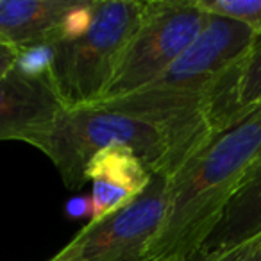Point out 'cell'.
<instances>
[{"label":"cell","mask_w":261,"mask_h":261,"mask_svg":"<svg viewBox=\"0 0 261 261\" xmlns=\"http://www.w3.org/2000/svg\"><path fill=\"white\" fill-rule=\"evenodd\" d=\"M261 156V106L215 133L170 179L147 261H192Z\"/></svg>","instance_id":"obj_1"},{"label":"cell","mask_w":261,"mask_h":261,"mask_svg":"<svg viewBox=\"0 0 261 261\" xmlns=\"http://www.w3.org/2000/svg\"><path fill=\"white\" fill-rule=\"evenodd\" d=\"M206 127L143 111L118 100L66 108L59 116L45 156L72 192L86 185V167L102 149L122 147L152 175H172L211 138Z\"/></svg>","instance_id":"obj_2"},{"label":"cell","mask_w":261,"mask_h":261,"mask_svg":"<svg viewBox=\"0 0 261 261\" xmlns=\"http://www.w3.org/2000/svg\"><path fill=\"white\" fill-rule=\"evenodd\" d=\"M254 40L256 34L242 23L210 15L202 33L163 75L123 97L142 108L197 120L211 129L210 102L213 91Z\"/></svg>","instance_id":"obj_3"},{"label":"cell","mask_w":261,"mask_h":261,"mask_svg":"<svg viewBox=\"0 0 261 261\" xmlns=\"http://www.w3.org/2000/svg\"><path fill=\"white\" fill-rule=\"evenodd\" d=\"M138 0H95L93 20L81 36L54 43L48 81L66 108L106 98L118 63L142 20Z\"/></svg>","instance_id":"obj_4"},{"label":"cell","mask_w":261,"mask_h":261,"mask_svg":"<svg viewBox=\"0 0 261 261\" xmlns=\"http://www.w3.org/2000/svg\"><path fill=\"white\" fill-rule=\"evenodd\" d=\"M207 16L197 0L145 2L104 100L135 93L163 75L202 33Z\"/></svg>","instance_id":"obj_5"},{"label":"cell","mask_w":261,"mask_h":261,"mask_svg":"<svg viewBox=\"0 0 261 261\" xmlns=\"http://www.w3.org/2000/svg\"><path fill=\"white\" fill-rule=\"evenodd\" d=\"M168 175H152L142 195L122 210L91 220L59 252L70 261H147L167 210Z\"/></svg>","instance_id":"obj_6"},{"label":"cell","mask_w":261,"mask_h":261,"mask_svg":"<svg viewBox=\"0 0 261 261\" xmlns=\"http://www.w3.org/2000/svg\"><path fill=\"white\" fill-rule=\"evenodd\" d=\"M65 109L48 77L15 68L0 79V142H23L45 152Z\"/></svg>","instance_id":"obj_7"},{"label":"cell","mask_w":261,"mask_h":261,"mask_svg":"<svg viewBox=\"0 0 261 261\" xmlns=\"http://www.w3.org/2000/svg\"><path fill=\"white\" fill-rule=\"evenodd\" d=\"M150 177L152 174L130 150L122 147L98 150L86 167L93 206L91 220H100L130 204L145 192Z\"/></svg>","instance_id":"obj_8"},{"label":"cell","mask_w":261,"mask_h":261,"mask_svg":"<svg viewBox=\"0 0 261 261\" xmlns=\"http://www.w3.org/2000/svg\"><path fill=\"white\" fill-rule=\"evenodd\" d=\"M75 0H0V43L20 50L54 45Z\"/></svg>","instance_id":"obj_9"},{"label":"cell","mask_w":261,"mask_h":261,"mask_svg":"<svg viewBox=\"0 0 261 261\" xmlns=\"http://www.w3.org/2000/svg\"><path fill=\"white\" fill-rule=\"evenodd\" d=\"M259 106L261 36H256L249 50L222 77L217 90L213 91L210 102V123L213 135L243 118Z\"/></svg>","instance_id":"obj_10"},{"label":"cell","mask_w":261,"mask_h":261,"mask_svg":"<svg viewBox=\"0 0 261 261\" xmlns=\"http://www.w3.org/2000/svg\"><path fill=\"white\" fill-rule=\"evenodd\" d=\"M261 234V156L250 167L242 185L229 200L217 227L200 252L229 249Z\"/></svg>","instance_id":"obj_11"},{"label":"cell","mask_w":261,"mask_h":261,"mask_svg":"<svg viewBox=\"0 0 261 261\" xmlns=\"http://www.w3.org/2000/svg\"><path fill=\"white\" fill-rule=\"evenodd\" d=\"M197 4L207 15L234 20L261 36V0H197Z\"/></svg>","instance_id":"obj_12"},{"label":"cell","mask_w":261,"mask_h":261,"mask_svg":"<svg viewBox=\"0 0 261 261\" xmlns=\"http://www.w3.org/2000/svg\"><path fill=\"white\" fill-rule=\"evenodd\" d=\"M54 58V45H40L20 50L16 70L29 77H48V70Z\"/></svg>","instance_id":"obj_13"},{"label":"cell","mask_w":261,"mask_h":261,"mask_svg":"<svg viewBox=\"0 0 261 261\" xmlns=\"http://www.w3.org/2000/svg\"><path fill=\"white\" fill-rule=\"evenodd\" d=\"M192 261H261V234L229 249L199 252Z\"/></svg>","instance_id":"obj_14"},{"label":"cell","mask_w":261,"mask_h":261,"mask_svg":"<svg viewBox=\"0 0 261 261\" xmlns=\"http://www.w3.org/2000/svg\"><path fill=\"white\" fill-rule=\"evenodd\" d=\"M65 213L70 218H90L93 215V206H91L90 195H75L68 199L65 204Z\"/></svg>","instance_id":"obj_15"},{"label":"cell","mask_w":261,"mask_h":261,"mask_svg":"<svg viewBox=\"0 0 261 261\" xmlns=\"http://www.w3.org/2000/svg\"><path fill=\"white\" fill-rule=\"evenodd\" d=\"M18 58H20V48L0 43V79L16 68Z\"/></svg>","instance_id":"obj_16"},{"label":"cell","mask_w":261,"mask_h":261,"mask_svg":"<svg viewBox=\"0 0 261 261\" xmlns=\"http://www.w3.org/2000/svg\"><path fill=\"white\" fill-rule=\"evenodd\" d=\"M48 261H70V259H66V257L63 256L61 252H58V254H56L54 257H50V259H48Z\"/></svg>","instance_id":"obj_17"}]
</instances>
